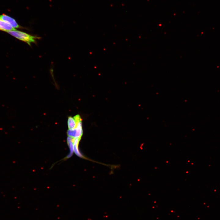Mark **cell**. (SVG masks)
I'll return each mask as SVG.
<instances>
[{
	"mask_svg": "<svg viewBox=\"0 0 220 220\" xmlns=\"http://www.w3.org/2000/svg\"><path fill=\"white\" fill-rule=\"evenodd\" d=\"M81 139L80 138H74L73 141L74 152L79 157L86 159L80 152L78 148L79 143Z\"/></svg>",
	"mask_w": 220,
	"mask_h": 220,
	"instance_id": "cell-5",
	"label": "cell"
},
{
	"mask_svg": "<svg viewBox=\"0 0 220 220\" xmlns=\"http://www.w3.org/2000/svg\"><path fill=\"white\" fill-rule=\"evenodd\" d=\"M67 134L68 136L73 138H81L83 134L81 119L77 121V126L75 128L68 130Z\"/></svg>",
	"mask_w": 220,
	"mask_h": 220,
	"instance_id": "cell-2",
	"label": "cell"
},
{
	"mask_svg": "<svg viewBox=\"0 0 220 220\" xmlns=\"http://www.w3.org/2000/svg\"><path fill=\"white\" fill-rule=\"evenodd\" d=\"M74 138L68 136L67 138V143L69 147L70 152L66 157L62 160H65L70 158L73 155L74 152L73 141Z\"/></svg>",
	"mask_w": 220,
	"mask_h": 220,
	"instance_id": "cell-4",
	"label": "cell"
},
{
	"mask_svg": "<svg viewBox=\"0 0 220 220\" xmlns=\"http://www.w3.org/2000/svg\"><path fill=\"white\" fill-rule=\"evenodd\" d=\"M77 125V122L74 117L69 116L68 120V125L69 129H73L75 128Z\"/></svg>",
	"mask_w": 220,
	"mask_h": 220,
	"instance_id": "cell-7",
	"label": "cell"
},
{
	"mask_svg": "<svg viewBox=\"0 0 220 220\" xmlns=\"http://www.w3.org/2000/svg\"><path fill=\"white\" fill-rule=\"evenodd\" d=\"M0 30L7 32L16 30L8 23L0 20Z\"/></svg>",
	"mask_w": 220,
	"mask_h": 220,
	"instance_id": "cell-6",
	"label": "cell"
},
{
	"mask_svg": "<svg viewBox=\"0 0 220 220\" xmlns=\"http://www.w3.org/2000/svg\"><path fill=\"white\" fill-rule=\"evenodd\" d=\"M7 32L18 39L26 42L30 46L31 43H34L36 39L39 38V37L32 36L16 30L9 31Z\"/></svg>",
	"mask_w": 220,
	"mask_h": 220,
	"instance_id": "cell-1",
	"label": "cell"
},
{
	"mask_svg": "<svg viewBox=\"0 0 220 220\" xmlns=\"http://www.w3.org/2000/svg\"><path fill=\"white\" fill-rule=\"evenodd\" d=\"M0 20L8 23L14 28L20 27L15 19L5 14L0 15Z\"/></svg>",
	"mask_w": 220,
	"mask_h": 220,
	"instance_id": "cell-3",
	"label": "cell"
}]
</instances>
